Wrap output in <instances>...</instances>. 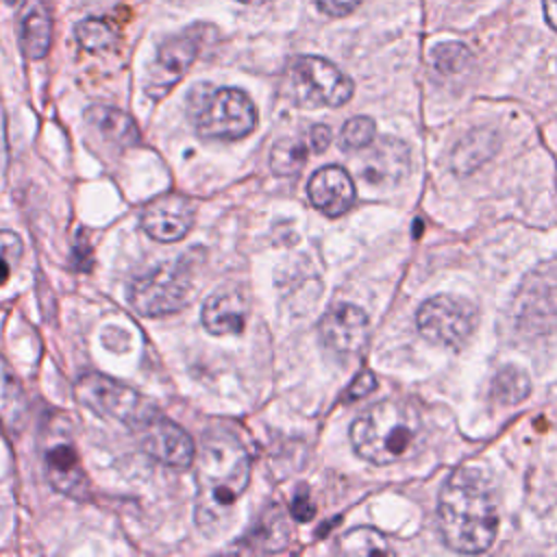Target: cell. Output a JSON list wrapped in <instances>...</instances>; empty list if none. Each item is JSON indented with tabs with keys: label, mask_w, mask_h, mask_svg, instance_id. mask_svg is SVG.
<instances>
[{
	"label": "cell",
	"mask_w": 557,
	"mask_h": 557,
	"mask_svg": "<svg viewBox=\"0 0 557 557\" xmlns=\"http://www.w3.org/2000/svg\"><path fill=\"white\" fill-rule=\"evenodd\" d=\"M437 527L448 548L485 553L498 531V507L487 476L476 468L455 470L440 490Z\"/></svg>",
	"instance_id": "obj_1"
},
{
	"label": "cell",
	"mask_w": 557,
	"mask_h": 557,
	"mask_svg": "<svg viewBox=\"0 0 557 557\" xmlns=\"http://www.w3.org/2000/svg\"><path fill=\"white\" fill-rule=\"evenodd\" d=\"M250 481V459L237 437L209 431L202 437L196 461V522L207 535L222 533L231 520L233 505Z\"/></svg>",
	"instance_id": "obj_2"
},
{
	"label": "cell",
	"mask_w": 557,
	"mask_h": 557,
	"mask_svg": "<svg viewBox=\"0 0 557 557\" xmlns=\"http://www.w3.org/2000/svg\"><path fill=\"white\" fill-rule=\"evenodd\" d=\"M424 435L418 409L405 400L387 398L366 409L350 426V442L370 463H396L418 450Z\"/></svg>",
	"instance_id": "obj_3"
},
{
	"label": "cell",
	"mask_w": 557,
	"mask_h": 557,
	"mask_svg": "<svg viewBox=\"0 0 557 557\" xmlns=\"http://www.w3.org/2000/svg\"><path fill=\"white\" fill-rule=\"evenodd\" d=\"M187 113L205 139H239L257 124L252 100L235 87L196 85L187 96Z\"/></svg>",
	"instance_id": "obj_4"
},
{
	"label": "cell",
	"mask_w": 557,
	"mask_h": 557,
	"mask_svg": "<svg viewBox=\"0 0 557 557\" xmlns=\"http://www.w3.org/2000/svg\"><path fill=\"white\" fill-rule=\"evenodd\" d=\"M352 91V81L335 63L315 54L292 59L283 76V94L298 107H342Z\"/></svg>",
	"instance_id": "obj_5"
},
{
	"label": "cell",
	"mask_w": 557,
	"mask_h": 557,
	"mask_svg": "<svg viewBox=\"0 0 557 557\" xmlns=\"http://www.w3.org/2000/svg\"><path fill=\"white\" fill-rule=\"evenodd\" d=\"M74 392L85 407L102 418L117 420L133 431H139L144 424L161 413L154 403L144 398L133 387L98 372L83 374L76 381Z\"/></svg>",
	"instance_id": "obj_6"
},
{
	"label": "cell",
	"mask_w": 557,
	"mask_h": 557,
	"mask_svg": "<svg viewBox=\"0 0 557 557\" xmlns=\"http://www.w3.org/2000/svg\"><path fill=\"white\" fill-rule=\"evenodd\" d=\"M191 292V270L187 259L157 265L131 285L128 302L146 318L168 315L183 309Z\"/></svg>",
	"instance_id": "obj_7"
},
{
	"label": "cell",
	"mask_w": 557,
	"mask_h": 557,
	"mask_svg": "<svg viewBox=\"0 0 557 557\" xmlns=\"http://www.w3.org/2000/svg\"><path fill=\"white\" fill-rule=\"evenodd\" d=\"M418 331L424 339L446 348H459L468 342L476 324L474 307L457 296L440 294L426 298L416 313Z\"/></svg>",
	"instance_id": "obj_8"
},
{
	"label": "cell",
	"mask_w": 557,
	"mask_h": 557,
	"mask_svg": "<svg viewBox=\"0 0 557 557\" xmlns=\"http://www.w3.org/2000/svg\"><path fill=\"white\" fill-rule=\"evenodd\" d=\"M200 24H194L185 33L168 37L159 50L154 61L148 67L146 94L152 98H163L189 70L200 52Z\"/></svg>",
	"instance_id": "obj_9"
},
{
	"label": "cell",
	"mask_w": 557,
	"mask_h": 557,
	"mask_svg": "<svg viewBox=\"0 0 557 557\" xmlns=\"http://www.w3.org/2000/svg\"><path fill=\"white\" fill-rule=\"evenodd\" d=\"M135 433L139 435L144 450L152 455L157 461L172 468H187L194 463V457H196L194 440L187 435L185 429H181L170 418L159 413Z\"/></svg>",
	"instance_id": "obj_10"
},
{
	"label": "cell",
	"mask_w": 557,
	"mask_h": 557,
	"mask_svg": "<svg viewBox=\"0 0 557 557\" xmlns=\"http://www.w3.org/2000/svg\"><path fill=\"white\" fill-rule=\"evenodd\" d=\"M194 202L181 194H163L141 211V228L157 242H178L194 224Z\"/></svg>",
	"instance_id": "obj_11"
},
{
	"label": "cell",
	"mask_w": 557,
	"mask_h": 557,
	"mask_svg": "<svg viewBox=\"0 0 557 557\" xmlns=\"http://www.w3.org/2000/svg\"><path fill=\"white\" fill-rule=\"evenodd\" d=\"M324 346L337 355H355L368 337V315L350 302L333 305L320 320Z\"/></svg>",
	"instance_id": "obj_12"
},
{
	"label": "cell",
	"mask_w": 557,
	"mask_h": 557,
	"mask_svg": "<svg viewBox=\"0 0 557 557\" xmlns=\"http://www.w3.org/2000/svg\"><path fill=\"white\" fill-rule=\"evenodd\" d=\"M307 194H309L311 205L329 218H337V215L346 213L357 198L355 183H352L350 174L337 165L320 168L309 178Z\"/></svg>",
	"instance_id": "obj_13"
},
{
	"label": "cell",
	"mask_w": 557,
	"mask_h": 557,
	"mask_svg": "<svg viewBox=\"0 0 557 557\" xmlns=\"http://www.w3.org/2000/svg\"><path fill=\"white\" fill-rule=\"evenodd\" d=\"M44 461H46V476L57 492L76 500H85L89 496L87 474L81 466L76 448L70 442L59 440L50 444L46 448Z\"/></svg>",
	"instance_id": "obj_14"
},
{
	"label": "cell",
	"mask_w": 557,
	"mask_h": 557,
	"mask_svg": "<svg viewBox=\"0 0 557 557\" xmlns=\"http://www.w3.org/2000/svg\"><path fill=\"white\" fill-rule=\"evenodd\" d=\"M368 154L361 163L363 181L372 185H394L403 181L411 165V154L405 141L383 137L368 146Z\"/></svg>",
	"instance_id": "obj_15"
},
{
	"label": "cell",
	"mask_w": 557,
	"mask_h": 557,
	"mask_svg": "<svg viewBox=\"0 0 557 557\" xmlns=\"http://www.w3.org/2000/svg\"><path fill=\"white\" fill-rule=\"evenodd\" d=\"M17 39L26 59H44L52 44V15L46 0H24L17 11Z\"/></svg>",
	"instance_id": "obj_16"
},
{
	"label": "cell",
	"mask_w": 557,
	"mask_h": 557,
	"mask_svg": "<svg viewBox=\"0 0 557 557\" xmlns=\"http://www.w3.org/2000/svg\"><path fill=\"white\" fill-rule=\"evenodd\" d=\"M85 124L100 141L109 144L111 148L124 150L139 144V128L135 120L124 113L122 109L109 104H91L85 109Z\"/></svg>",
	"instance_id": "obj_17"
},
{
	"label": "cell",
	"mask_w": 557,
	"mask_h": 557,
	"mask_svg": "<svg viewBox=\"0 0 557 557\" xmlns=\"http://www.w3.org/2000/svg\"><path fill=\"white\" fill-rule=\"evenodd\" d=\"M248 300L237 289L213 292L202 305V324L213 335H231L244 331Z\"/></svg>",
	"instance_id": "obj_18"
},
{
	"label": "cell",
	"mask_w": 557,
	"mask_h": 557,
	"mask_svg": "<svg viewBox=\"0 0 557 557\" xmlns=\"http://www.w3.org/2000/svg\"><path fill=\"white\" fill-rule=\"evenodd\" d=\"M26 420V394L15 376V372L9 368L4 357L0 355V422L17 433Z\"/></svg>",
	"instance_id": "obj_19"
},
{
	"label": "cell",
	"mask_w": 557,
	"mask_h": 557,
	"mask_svg": "<svg viewBox=\"0 0 557 557\" xmlns=\"http://www.w3.org/2000/svg\"><path fill=\"white\" fill-rule=\"evenodd\" d=\"M339 553L344 555H383L389 553L387 540L372 527L350 529L339 537Z\"/></svg>",
	"instance_id": "obj_20"
},
{
	"label": "cell",
	"mask_w": 557,
	"mask_h": 557,
	"mask_svg": "<svg viewBox=\"0 0 557 557\" xmlns=\"http://www.w3.org/2000/svg\"><path fill=\"white\" fill-rule=\"evenodd\" d=\"M531 392V383H529V376L509 366V368H503L496 379H494V385H492V398L498 400V403H505V405H516L520 400H524Z\"/></svg>",
	"instance_id": "obj_21"
},
{
	"label": "cell",
	"mask_w": 557,
	"mask_h": 557,
	"mask_svg": "<svg viewBox=\"0 0 557 557\" xmlns=\"http://www.w3.org/2000/svg\"><path fill=\"white\" fill-rule=\"evenodd\" d=\"M307 159V148L300 139H281L270 150V170L278 176L296 174Z\"/></svg>",
	"instance_id": "obj_22"
},
{
	"label": "cell",
	"mask_w": 557,
	"mask_h": 557,
	"mask_svg": "<svg viewBox=\"0 0 557 557\" xmlns=\"http://www.w3.org/2000/svg\"><path fill=\"white\" fill-rule=\"evenodd\" d=\"M76 39L78 44L89 50V52H100V50H107L115 44V30L113 26L107 22V20H96V17H89V20H83L78 26H76Z\"/></svg>",
	"instance_id": "obj_23"
},
{
	"label": "cell",
	"mask_w": 557,
	"mask_h": 557,
	"mask_svg": "<svg viewBox=\"0 0 557 557\" xmlns=\"http://www.w3.org/2000/svg\"><path fill=\"white\" fill-rule=\"evenodd\" d=\"M431 57H433L435 70H437L440 74H446V76L461 72V70L470 63V59H472L470 50H468L463 44H459V41H444V44H437V46L433 48Z\"/></svg>",
	"instance_id": "obj_24"
},
{
	"label": "cell",
	"mask_w": 557,
	"mask_h": 557,
	"mask_svg": "<svg viewBox=\"0 0 557 557\" xmlns=\"http://www.w3.org/2000/svg\"><path fill=\"white\" fill-rule=\"evenodd\" d=\"M374 135H376L374 120L366 115H355L342 126L339 146L344 150H361L374 141Z\"/></svg>",
	"instance_id": "obj_25"
},
{
	"label": "cell",
	"mask_w": 557,
	"mask_h": 557,
	"mask_svg": "<svg viewBox=\"0 0 557 557\" xmlns=\"http://www.w3.org/2000/svg\"><path fill=\"white\" fill-rule=\"evenodd\" d=\"M374 389H376V379H374V374H372L370 370H361V372L352 379L350 387L346 389L344 400H348V403L359 400V398H363V396L372 394Z\"/></svg>",
	"instance_id": "obj_26"
},
{
	"label": "cell",
	"mask_w": 557,
	"mask_h": 557,
	"mask_svg": "<svg viewBox=\"0 0 557 557\" xmlns=\"http://www.w3.org/2000/svg\"><path fill=\"white\" fill-rule=\"evenodd\" d=\"M289 513H292V518L298 520V522H307V520L313 518L315 505H313V500L309 498L307 487H302V485L298 487V492L294 494V498H292V503H289Z\"/></svg>",
	"instance_id": "obj_27"
},
{
	"label": "cell",
	"mask_w": 557,
	"mask_h": 557,
	"mask_svg": "<svg viewBox=\"0 0 557 557\" xmlns=\"http://www.w3.org/2000/svg\"><path fill=\"white\" fill-rule=\"evenodd\" d=\"M24 244L22 237L13 231H0V257H4L11 265H15L22 257Z\"/></svg>",
	"instance_id": "obj_28"
},
{
	"label": "cell",
	"mask_w": 557,
	"mask_h": 557,
	"mask_svg": "<svg viewBox=\"0 0 557 557\" xmlns=\"http://www.w3.org/2000/svg\"><path fill=\"white\" fill-rule=\"evenodd\" d=\"M363 0H315L318 9L324 11L326 15H333V17H342V15H348L350 11H355Z\"/></svg>",
	"instance_id": "obj_29"
},
{
	"label": "cell",
	"mask_w": 557,
	"mask_h": 557,
	"mask_svg": "<svg viewBox=\"0 0 557 557\" xmlns=\"http://www.w3.org/2000/svg\"><path fill=\"white\" fill-rule=\"evenodd\" d=\"M307 141H309V148H311L313 152L326 150L329 144H331V128H329L326 124H315V126H311V131H309V135H307Z\"/></svg>",
	"instance_id": "obj_30"
},
{
	"label": "cell",
	"mask_w": 557,
	"mask_h": 557,
	"mask_svg": "<svg viewBox=\"0 0 557 557\" xmlns=\"http://www.w3.org/2000/svg\"><path fill=\"white\" fill-rule=\"evenodd\" d=\"M542 9L548 26L557 33V0H542Z\"/></svg>",
	"instance_id": "obj_31"
},
{
	"label": "cell",
	"mask_w": 557,
	"mask_h": 557,
	"mask_svg": "<svg viewBox=\"0 0 557 557\" xmlns=\"http://www.w3.org/2000/svg\"><path fill=\"white\" fill-rule=\"evenodd\" d=\"M11 263L4 259V257H0V285L2 283H7V278H9V274H11Z\"/></svg>",
	"instance_id": "obj_32"
},
{
	"label": "cell",
	"mask_w": 557,
	"mask_h": 557,
	"mask_svg": "<svg viewBox=\"0 0 557 557\" xmlns=\"http://www.w3.org/2000/svg\"><path fill=\"white\" fill-rule=\"evenodd\" d=\"M239 2H244V4H265L270 0H239Z\"/></svg>",
	"instance_id": "obj_33"
}]
</instances>
